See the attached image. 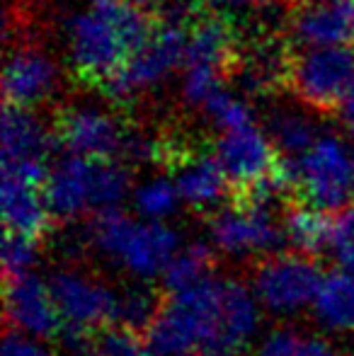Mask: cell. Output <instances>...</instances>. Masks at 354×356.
Segmentation results:
<instances>
[{"label": "cell", "mask_w": 354, "mask_h": 356, "mask_svg": "<svg viewBox=\"0 0 354 356\" xmlns=\"http://www.w3.org/2000/svg\"><path fill=\"white\" fill-rule=\"evenodd\" d=\"M56 83V68L44 54L22 49L8 58L3 73V97L5 104L15 107H34L47 99Z\"/></svg>", "instance_id": "17"}, {"label": "cell", "mask_w": 354, "mask_h": 356, "mask_svg": "<svg viewBox=\"0 0 354 356\" xmlns=\"http://www.w3.org/2000/svg\"><path fill=\"white\" fill-rule=\"evenodd\" d=\"M214 269V250L204 243H192L187 248H179L175 257L163 272V284L170 293L192 289L209 279Z\"/></svg>", "instance_id": "23"}, {"label": "cell", "mask_w": 354, "mask_h": 356, "mask_svg": "<svg viewBox=\"0 0 354 356\" xmlns=\"http://www.w3.org/2000/svg\"><path fill=\"white\" fill-rule=\"evenodd\" d=\"M214 155L221 163L233 192H241L267 179L269 175L277 172L282 160L277 145L255 127V122L223 131L214 148Z\"/></svg>", "instance_id": "12"}, {"label": "cell", "mask_w": 354, "mask_h": 356, "mask_svg": "<svg viewBox=\"0 0 354 356\" xmlns=\"http://www.w3.org/2000/svg\"><path fill=\"white\" fill-rule=\"evenodd\" d=\"M238 42L233 24L221 15H202L189 27L184 66H216L231 75L238 58Z\"/></svg>", "instance_id": "18"}, {"label": "cell", "mask_w": 354, "mask_h": 356, "mask_svg": "<svg viewBox=\"0 0 354 356\" xmlns=\"http://www.w3.org/2000/svg\"><path fill=\"white\" fill-rule=\"evenodd\" d=\"M0 204H3V220L8 233L42 240V235L51 228L54 213L47 204L42 184L3 175V202Z\"/></svg>", "instance_id": "16"}, {"label": "cell", "mask_w": 354, "mask_h": 356, "mask_svg": "<svg viewBox=\"0 0 354 356\" xmlns=\"http://www.w3.org/2000/svg\"><path fill=\"white\" fill-rule=\"evenodd\" d=\"M37 243L39 240L27 238V235L17 233H5L3 240V269L5 279L19 277L32 269L34 259H37Z\"/></svg>", "instance_id": "29"}, {"label": "cell", "mask_w": 354, "mask_h": 356, "mask_svg": "<svg viewBox=\"0 0 354 356\" xmlns=\"http://www.w3.org/2000/svg\"><path fill=\"white\" fill-rule=\"evenodd\" d=\"M323 279L321 267L308 254H277L257 264L252 289L267 310L291 315L316 300Z\"/></svg>", "instance_id": "9"}, {"label": "cell", "mask_w": 354, "mask_h": 356, "mask_svg": "<svg viewBox=\"0 0 354 356\" xmlns=\"http://www.w3.org/2000/svg\"><path fill=\"white\" fill-rule=\"evenodd\" d=\"M332 225H335V218L325 211L296 207L284 218V233L298 252L313 257V254L332 250Z\"/></svg>", "instance_id": "21"}, {"label": "cell", "mask_w": 354, "mask_h": 356, "mask_svg": "<svg viewBox=\"0 0 354 356\" xmlns=\"http://www.w3.org/2000/svg\"><path fill=\"white\" fill-rule=\"evenodd\" d=\"M223 75L226 73L216 66H187V75H184L182 85L184 99L194 107H204L211 99V95L221 90Z\"/></svg>", "instance_id": "28"}, {"label": "cell", "mask_w": 354, "mask_h": 356, "mask_svg": "<svg viewBox=\"0 0 354 356\" xmlns=\"http://www.w3.org/2000/svg\"><path fill=\"white\" fill-rule=\"evenodd\" d=\"M5 313L17 332L29 337L49 339L63 332V318L51 286L29 272L5 279Z\"/></svg>", "instance_id": "13"}, {"label": "cell", "mask_w": 354, "mask_h": 356, "mask_svg": "<svg viewBox=\"0 0 354 356\" xmlns=\"http://www.w3.org/2000/svg\"><path fill=\"white\" fill-rule=\"evenodd\" d=\"M163 300L148 286H129L119 293L117 300V325L119 327L134 330V332H148L153 320L161 313Z\"/></svg>", "instance_id": "24"}, {"label": "cell", "mask_w": 354, "mask_h": 356, "mask_svg": "<svg viewBox=\"0 0 354 356\" xmlns=\"http://www.w3.org/2000/svg\"><path fill=\"white\" fill-rule=\"evenodd\" d=\"M68 44H71V63L78 78L97 88H102L131 58V51L127 49L117 27L92 5L71 19Z\"/></svg>", "instance_id": "8"}, {"label": "cell", "mask_w": 354, "mask_h": 356, "mask_svg": "<svg viewBox=\"0 0 354 356\" xmlns=\"http://www.w3.org/2000/svg\"><path fill=\"white\" fill-rule=\"evenodd\" d=\"M211 235L218 250L236 257L279 250L287 238L272 213V204L233 199L231 207L214 216Z\"/></svg>", "instance_id": "10"}, {"label": "cell", "mask_w": 354, "mask_h": 356, "mask_svg": "<svg viewBox=\"0 0 354 356\" xmlns=\"http://www.w3.org/2000/svg\"><path fill=\"white\" fill-rule=\"evenodd\" d=\"M136 8H141V10H146V13H151L153 17H156V10H158V5H161V0H131Z\"/></svg>", "instance_id": "35"}, {"label": "cell", "mask_w": 354, "mask_h": 356, "mask_svg": "<svg viewBox=\"0 0 354 356\" xmlns=\"http://www.w3.org/2000/svg\"><path fill=\"white\" fill-rule=\"evenodd\" d=\"M354 83V44L311 47L293 54L289 90L316 112H337Z\"/></svg>", "instance_id": "5"}, {"label": "cell", "mask_w": 354, "mask_h": 356, "mask_svg": "<svg viewBox=\"0 0 354 356\" xmlns=\"http://www.w3.org/2000/svg\"><path fill=\"white\" fill-rule=\"evenodd\" d=\"M335 254H337V262H340V267L345 269V272L354 274V240H352V243L340 245V248L335 250Z\"/></svg>", "instance_id": "34"}, {"label": "cell", "mask_w": 354, "mask_h": 356, "mask_svg": "<svg viewBox=\"0 0 354 356\" xmlns=\"http://www.w3.org/2000/svg\"><path fill=\"white\" fill-rule=\"evenodd\" d=\"M129 192V175L112 158L68 155L49 172L44 197L54 218H76L88 211H107Z\"/></svg>", "instance_id": "4"}, {"label": "cell", "mask_w": 354, "mask_h": 356, "mask_svg": "<svg viewBox=\"0 0 354 356\" xmlns=\"http://www.w3.org/2000/svg\"><path fill=\"white\" fill-rule=\"evenodd\" d=\"M88 240L114 264L134 277L163 274L179 250V235L163 220H136L131 216L107 209L88 225Z\"/></svg>", "instance_id": "3"}, {"label": "cell", "mask_w": 354, "mask_h": 356, "mask_svg": "<svg viewBox=\"0 0 354 356\" xmlns=\"http://www.w3.org/2000/svg\"><path fill=\"white\" fill-rule=\"evenodd\" d=\"M179 202H182V197L177 192V184H172L166 177L141 184L134 194V204H136L138 213L148 220H163L172 216L177 211Z\"/></svg>", "instance_id": "25"}, {"label": "cell", "mask_w": 354, "mask_h": 356, "mask_svg": "<svg viewBox=\"0 0 354 356\" xmlns=\"http://www.w3.org/2000/svg\"><path fill=\"white\" fill-rule=\"evenodd\" d=\"M289 194L301 207L340 213L354 199V141L337 134H321L296 158H282Z\"/></svg>", "instance_id": "2"}, {"label": "cell", "mask_w": 354, "mask_h": 356, "mask_svg": "<svg viewBox=\"0 0 354 356\" xmlns=\"http://www.w3.org/2000/svg\"><path fill=\"white\" fill-rule=\"evenodd\" d=\"M289 5H293V8H311V5H321V3H330V0H287Z\"/></svg>", "instance_id": "36"}, {"label": "cell", "mask_w": 354, "mask_h": 356, "mask_svg": "<svg viewBox=\"0 0 354 356\" xmlns=\"http://www.w3.org/2000/svg\"><path fill=\"white\" fill-rule=\"evenodd\" d=\"M293 356H342L337 352L335 347H332L330 342H325V339L321 337H303L301 334V342H298L296 352Z\"/></svg>", "instance_id": "32"}, {"label": "cell", "mask_w": 354, "mask_h": 356, "mask_svg": "<svg viewBox=\"0 0 354 356\" xmlns=\"http://www.w3.org/2000/svg\"><path fill=\"white\" fill-rule=\"evenodd\" d=\"M267 131L282 158L303 155L318 138H321L316 122L301 112H291V109H277V112L269 117Z\"/></svg>", "instance_id": "22"}, {"label": "cell", "mask_w": 354, "mask_h": 356, "mask_svg": "<svg viewBox=\"0 0 354 356\" xmlns=\"http://www.w3.org/2000/svg\"><path fill=\"white\" fill-rule=\"evenodd\" d=\"M293 39L301 47H335L354 39V22L342 0L301 8L291 22Z\"/></svg>", "instance_id": "19"}, {"label": "cell", "mask_w": 354, "mask_h": 356, "mask_svg": "<svg viewBox=\"0 0 354 356\" xmlns=\"http://www.w3.org/2000/svg\"><path fill=\"white\" fill-rule=\"evenodd\" d=\"M49 286L63 318V334L71 342H86L117 323L119 293L99 279L81 269H58L51 274Z\"/></svg>", "instance_id": "6"}, {"label": "cell", "mask_w": 354, "mask_h": 356, "mask_svg": "<svg viewBox=\"0 0 354 356\" xmlns=\"http://www.w3.org/2000/svg\"><path fill=\"white\" fill-rule=\"evenodd\" d=\"M313 310L323 327L332 332H354V274L332 272L323 279Z\"/></svg>", "instance_id": "20"}, {"label": "cell", "mask_w": 354, "mask_h": 356, "mask_svg": "<svg viewBox=\"0 0 354 356\" xmlns=\"http://www.w3.org/2000/svg\"><path fill=\"white\" fill-rule=\"evenodd\" d=\"M257 296L241 282H207L170 293L148 327L158 356H241L257 332Z\"/></svg>", "instance_id": "1"}, {"label": "cell", "mask_w": 354, "mask_h": 356, "mask_svg": "<svg viewBox=\"0 0 354 356\" xmlns=\"http://www.w3.org/2000/svg\"><path fill=\"white\" fill-rule=\"evenodd\" d=\"M337 114H340V119L345 122V127L354 134V83L345 92V97H342L340 107H337Z\"/></svg>", "instance_id": "33"}, {"label": "cell", "mask_w": 354, "mask_h": 356, "mask_svg": "<svg viewBox=\"0 0 354 356\" xmlns=\"http://www.w3.org/2000/svg\"><path fill=\"white\" fill-rule=\"evenodd\" d=\"M56 143H61L68 153L83 155V158H114L122 153L124 143V127L102 109L78 107L66 109L56 119Z\"/></svg>", "instance_id": "14"}, {"label": "cell", "mask_w": 354, "mask_h": 356, "mask_svg": "<svg viewBox=\"0 0 354 356\" xmlns=\"http://www.w3.org/2000/svg\"><path fill=\"white\" fill-rule=\"evenodd\" d=\"M56 134L39 122L27 107L5 104L3 112V175L42 184L47 182V158Z\"/></svg>", "instance_id": "11"}, {"label": "cell", "mask_w": 354, "mask_h": 356, "mask_svg": "<svg viewBox=\"0 0 354 356\" xmlns=\"http://www.w3.org/2000/svg\"><path fill=\"white\" fill-rule=\"evenodd\" d=\"M204 109H207L214 127H218L221 131H231V129L252 124V112L248 109V104L241 102L236 95H231L223 88L211 95V99L204 104Z\"/></svg>", "instance_id": "26"}, {"label": "cell", "mask_w": 354, "mask_h": 356, "mask_svg": "<svg viewBox=\"0 0 354 356\" xmlns=\"http://www.w3.org/2000/svg\"><path fill=\"white\" fill-rule=\"evenodd\" d=\"M95 352L99 356H158L156 349L148 344L138 332L127 327H107L97 339Z\"/></svg>", "instance_id": "27"}, {"label": "cell", "mask_w": 354, "mask_h": 356, "mask_svg": "<svg viewBox=\"0 0 354 356\" xmlns=\"http://www.w3.org/2000/svg\"><path fill=\"white\" fill-rule=\"evenodd\" d=\"M3 356H51V354L39 347L34 339H29V334L8 332L3 344Z\"/></svg>", "instance_id": "31"}, {"label": "cell", "mask_w": 354, "mask_h": 356, "mask_svg": "<svg viewBox=\"0 0 354 356\" xmlns=\"http://www.w3.org/2000/svg\"><path fill=\"white\" fill-rule=\"evenodd\" d=\"M301 334L296 330H274L260 344V356H293Z\"/></svg>", "instance_id": "30"}, {"label": "cell", "mask_w": 354, "mask_h": 356, "mask_svg": "<svg viewBox=\"0 0 354 356\" xmlns=\"http://www.w3.org/2000/svg\"><path fill=\"white\" fill-rule=\"evenodd\" d=\"M207 3H214V5H238V3H246V0H207Z\"/></svg>", "instance_id": "37"}, {"label": "cell", "mask_w": 354, "mask_h": 356, "mask_svg": "<svg viewBox=\"0 0 354 356\" xmlns=\"http://www.w3.org/2000/svg\"><path fill=\"white\" fill-rule=\"evenodd\" d=\"M172 177H175L177 192L182 202L194 211H216L221 202L233 194V187L228 182L226 172H223L221 163L216 155L197 153L189 148L182 158L170 168Z\"/></svg>", "instance_id": "15"}, {"label": "cell", "mask_w": 354, "mask_h": 356, "mask_svg": "<svg viewBox=\"0 0 354 356\" xmlns=\"http://www.w3.org/2000/svg\"><path fill=\"white\" fill-rule=\"evenodd\" d=\"M187 37L189 29L158 22L156 32L148 39L146 47L138 49L99 90L114 102H127L134 95L158 85L172 68L184 63Z\"/></svg>", "instance_id": "7"}]
</instances>
